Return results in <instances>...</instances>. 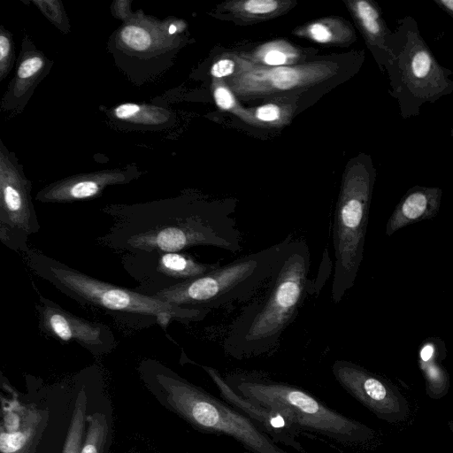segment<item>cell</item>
Listing matches in <instances>:
<instances>
[{
    "label": "cell",
    "instance_id": "obj_1",
    "mask_svg": "<svg viewBox=\"0 0 453 453\" xmlns=\"http://www.w3.org/2000/svg\"><path fill=\"white\" fill-rule=\"evenodd\" d=\"M112 219L98 245L122 254L136 251L183 252L212 246L235 253L242 234L230 203L207 202L190 196L101 209Z\"/></svg>",
    "mask_w": 453,
    "mask_h": 453
},
{
    "label": "cell",
    "instance_id": "obj_2",
    "mask_svg": "<svg viewBox=\"0 0 453 453\" xmlns=\"http://www.w3.org/2000/svg\"><path fill=\"white\" fill-rule=\"evenodd\" d=\"M310 271L306 241L290 234L267 282L228 326L224 352L242 360L273 351L310 293Z\"/></svg>",
    "mask_w": 453,
    "mask_h": 453
},
{
    "label": "cell",
    "instance_id": "obj_3",
    "mask_svg": "<svg viewBox=\"0 0 453 453\" xmlns=\"http://www.w3.org/2000/svg\"><path fill=\"white\" fill-rule=\"evenodd\" d=\"M27 267L63 295L83 307L99 311L117 323L134 329L173 322L203 320L210 312L173 305L152 296L89 276L66 264L29 248L22 254Z\"/></svg>",
    "mask_w": 453,
    "mask_h": 453
},
{
    "label": "cell",
    "instance_id": "obj_4",
    "mask_svg": "<svg viewBox=\"0 0 453 453\" xmlns=\"http://www.w3.org/2000/svg\"><path fill=\"white\" fill-rule=\"evenodd\" d=\"M138 371L155 398L195 429L227 436L251 453H288L221 397L188 381L160 362L143 359Z\"/></svg>",
    "mask_w": 453,
    "mask_h": 453
},
{
    "label": "cell",
    "instance_id": "obj_5",
    "mask_svg": "<svg viewBox=\"0 0 453 453\" xmlns=\"http://www.w3.org/2000/svg\"><path fill=\"white\" fill-rule=\"evenodd\" d=\"M224 378L236 393L277 412L301 432L316 434L342 444L360 441L366 434L355 420L295 385L254 371L232 372Z\"/></svg>",
    "mask_w": 453,
    "mask_h": 453
},
{
    "label": "cell",
    "instance_id": "obj_6",
    "mask_svg": "<svg viewBox=\"0 0 453 453\" xmlns=\"http://www.w3.org/2000/svg\"><path fill=\"white\" fill-rule=\"evenodd\" d=\"M389 50L385 67L389 79L388 92L396 101L403 119L418 115L423 104L453 93V72L436 60L411 16L398 19L389 41Z\"/></svg>",
    "mask_w": 453,
    "mask_h": 453
},
{
    "label": "cell",
    "instance_id": "obj_7",
    "mask_svg": "<svg viewBox=\"0 0 453 453\" xmlns=\"http://www.w3.org/2000/svg\"><path fill=\"white\" fill-rule=\"evenodd\" d=\"M290 234L259 251L219 265L205 274L158 291L151 296L163 302L211 311L252 299L269 280Z\"/></svg>",
    "mask_w": 453,
    "mask_h": 453
},
{
    "label": "cell",
    "instance_id": "obj_8",
    "mask_svg": "<svg viewBox=\"0 0 453 453\" xmlns=\"http://www.w3.org/2000/svg\"><path fill=\"white\" fill-rule=\"evenodd\" d=\"M374 179V168L366 158L357 161L343 181L333 222L334 303L353 287L363 260Z\"/></svg>",
    "mask_w": 453,
    "mask_h": 453
},
{
    "label": "cell",
    "instance_id": "obj_9",
    "mask_svg": "<svg viewBox=\"0 0 453 453\" xmlns=\"http://www.w3.org/2000/svg\"><path fill=\"white\" fill-rule=\"evenodd\" d=\"M31 182L16 157L1 142L0 150V241L12 251L24 254L28 240L39 232Z\"/></svg>",
    "mask_w": 453,
    "mask_h": 453
},
{
    "label": "cell",
    "instance_id": "obj_10",
    "mask_svg": "<svg viewBox=\"0 0 453 453\" xmlns=\"http://www.w3.org/2000/svg\"><path fill=\"white\" fill-rule=\"evenodd\" d=\"M235 72L227 80L237 96L249 98L303 88L326 80L335 73L330 62H312L284 66H266L235 56Z\"/></svg>",
    "mask_w": 453,
    "mask_h": 453
},
{
    "label": "cell",
    "instance_id": "obj_11",
    "mask_svg": "<svg viewBox=\"0 0 453 453\" xmlns=\"http://www.w3.org/2000/svg\"><path fill=\"white\" fill-rule=\"evenodd\" d=\"M119 255L124 270L139 282L134 289L149 296L220 265L219 262H199L185 252L136 251Z\"/></svg>",
    "mask_w": 453,
    "mask_h": 453
},
{
    "label": "cell",
    "instance_id": "obj_12",
    "mask_svg": "<svg viewBox=\"0 0 453 453\" xmlns=\"http://www.w3.org/2000/svg\"><path fill=\"white\" fill-rule=\"evenodd\" d=\"M35 311L40 331L60 343L79 344L96 357L116 347V337L107 325L76 316L42 295Z\"/></svg>",
    "mask_w": 453,
    "mask_h": 453
},
{
    "label": "cell",
    "instance_id": "obj_13",
    "mask_svg": "<svg viewBox=\"0 0 453 453\" xmlns=\"http://www.w3.org/2000/svg\"><path fill=\"white\" fill-rule=\"evenodd\" d=\"M200 366L212 380L223 400L250 418L279 445L305 453L303 446L298 441L300 430L273 410L236 393L217 369L206 365Z\"/></svg>",
    "mask_w": 453,
    "mask_h": 453
},
{
    "label": "cell",
    "instance_id": "obj_14",
    "mask_svg": "<svg viewBox=\"0 0 453 453\" xmlns=\"http://www.w3.org/2000/svg\"><path fill=\"white\" fill-rule=\"evenodd\" d=\"M137 177L135 169H111L70 176L50 183L36 195L41 203H65L99 196L109 186L125 184Z\"/></svg>",
    "mask_w": 453,
    "mask_h": 453
},
{
    "label": "cell",
    "instance_id": "obj_15",
    "mask_svg": "<svg viewBox=\"0 0 453 453\" xmlns=\"http://www.w3.org/2000/svg\"><path fill=\"white\" fill-rule=\"evenodd\" d=\"M442 189L416 185L401 198L386 225L385 233L391 236L399 229L434 218L441 207Z\"/></svg>",
    "mask_w": 453,
    "mask_h": 453
},
{
    "label": "cell",
    "instance_id": "obj_16",
    "mask_svg": "<svg viewBox=\"0 0 453 453\" xmlns=\"http://www.w3.org/2000/svg\"><path fill=\"white\" fill-rule=\"evenodd\" d=\"M50 65L42 52L36 49H26L23 43L16 73L3 98L2 108H23L35 87L50 71Z\"/></svg>",
    "mask_w": 453,
    "mask_h": 453
},
{
    "label": "cell",
    "instance_id": "obj_17",
    "mask_svg": "<svg viewBox=\"0 0 453 453\" xmlns=\"http://www.w3.org/2000/svg\"><path fill=\"white\" fill-rule=\"evenodd\" d=\"M353 10L380 69L385 70L390 56L392 31L388 28L379 10L371 2L356 1Z\"/></svg>",
    "mask_w": 453,
    "mask_h": 453
},
{
    "label": "cell",
    "instance_id": "obj_18",
    "mask_svg": "<svg viewBox=\"0 0 453 453\" xmlns=\"http://www.w3.org/2000/svg\"><path fill=\"white\" fill-rule=\"evenodd\" d=\"M111 413L96 410L87 415V429L80 453H107L111 442Z\"/></svg>",
    "mask_w": 453,
    "mask_h": 453
},
{
    "label": "cell",
    "instance_id": "obj_19",
    "mask_svg": "<svg viewBox=\"0 0 453 453\" xmlns=\"http://www.w3.org/2000/svg\"><path fill=\"white\" fill-rule=\"evenodd\" d=\"M88 406V396L86 390L81 388L75 397L62 453H80L87 429Z\"/></svg>",
    "mask_w": 453,
    "mask_h": 453
},
{
    "label": "cell",
    "instance_id": "obj_20",
    "mask_svg": "<svg viewBox=\"0 0 453 453\" xmlns=\"http://www.w3.org/2000/svg\"><path fill=\"white\" fill-rule=\"evenodd\" d=\"M119 120L142 126H160L169 119V111L151 105L126 103L113 110Z\"/></svg>",
    "mask_w": 453,
    "mask_h": 453
},
{
    "label": "cell",
    "instance_id": "obj_21",
    "mask_svg": "<svg viewBox=\"0 0 453 453\" xmlns=\"http://www.w3.org/2000/svg\"><path fill=\"white\" fill-rule=\"evenodd\" d=\"M297 58L296 49L282 41L264 44L254 54V62L266 66L290 65Z\"/></svg>",
    "mask_w": 453,
    "mask_h": 453
},
{
    "label": "cell",
    "instance_id": "obj_22",
    "mask_svg": "<svg viewBox=\"0 0 453 453\" xmlns=\"http://www.w3.org/2000/svg\"><path fill=\"white\" fill-rule=\"evenodd\" d=\"M42 12L63 32L69 30V23L64 8L58 1H34Z\"/></svg>",
    "mask_w": 453,
    "mask_h": 453
},
{
    "label": "cell",
    "instance_id": "obj_23",
    "mask_svg": "<svg viewBox=\"0 0 453 453\" xmlns=\"http://www.w3.org/2000/svg\"><path fill=\"white\" fill-rule=\"evenodd\" d=\"M14 52L11 34L1 27L0 32V81H3L13 66Z\"/></svg>",
    "mask_w": 453,
    "mask_h": 453
},
{
    "label": "cell",
    "instance_id": "obj_24",
    "mask_svg": "<svg viewBox=\"0 0 453 453\" xmlns=\"http://www.w3.org/2000/svg\"><path fill=\"white\" fill-rule=\"evenodd\" d=\"M242 8L249 14L266 15L279 8V2L275 0H249L242 3Z\"/></svg>",
    "mask_w": 453,
    "mask_h": 453
},
{
    "label": "cell",
    "instance_id": "obj_25",
    "mask_svg": "<svg viewBox=\"0 0 453 453\" xmlns=\"http://www.w3.org/2000/svg\"><path fill=\"white\" fill-rule=\"evenodd\" d=\"M213 96L216 104L223 110H230L235 105L232 90L223 84L215 87Z\"/></svg>",
    "mask_w": 453,
    "mask_h": 453
},
{
    "label": "cell",
    "instance_id": "obj_26",
    "mask_svg": "<svg viewBox=\"0 0 453 453\" xmlns=\"http://www.w3.org/2000/svg\"><path fill=\"white\" fill-rule=\"evenodd\" d=\"M309 36L318 42H329L333 39V33L326 25L317 22L310 25L307 28Z\"/></svg>",
    "mask_w": 453,
    "mask_h": 453
},
{
    "label": "cell",
    "instance_id": "obj_27",
    "mask_svg": "<svg viewBox=\"0 0 453 453\" xmlns=\"http://www.w3.org/2000/svg\"><path fill=\"white\" fill-rule=\"evenodd\" d=\"M236 68L234 59L222 58L213 64L211 68V73L215 78L230 77L234 74Z\"/></svg>",
    "mask_w": 453,
    "mask_h": 453
},
{
    "label": "cell",
    "instance_id": "obj_28",
    "mask_svg": "<svg viewBox=\"0 0 453 453\" xmlns=\"http://www.w3.org/2000/svg\"><path fill=\"white\" fill-rule=\"evenodd\" d=\"M281 111L276 104L262 105L256 110L255 116L264 122H273L280 118Z\"/></svg>",
    "mask_w": 453,
    "mask_h": 453
},
{
    "label": "cell",
    "instance_id": "obj_29",
    "mask_svg": "<svg viewBox=\"0 0 453 453\" xmlns=\"http://www.w3.org/2000/svg\"><path fill=\"white\" fill-rule=\"evenodd\" d=\"M434 3L448 15L453 18V0H434Z\"/></svg>",
    "mask_w": 453,
    "mask_h": 453
},
{
    "label": "cell",
    "instance_id": "obj_30",
    "mask_svg": "<svg viewBox=\"0 0 453 453\" xmlns=\"http://www.w3.org/2000/svg\"><path fill=\"white\" fill-rule=\"evenodd\" d=\"M449 134H450V137L453 139V124L451 126Z\"/></svg>",
    "mask_w": 453,
    "mask_h": 453
}]
</instances>
